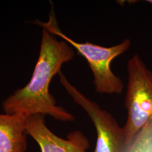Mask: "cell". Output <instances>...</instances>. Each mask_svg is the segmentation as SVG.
<instances>
[{"label":"cell","instance_id":"cell-1","mask_svg":"<svg viewBox=\"0 0 152 152\" xmlns=\"http://www.w3.org/2000/svg\"><path fill=\"white\" fill-rule=\"evenodd\" d=\"M75 56L73 47L43 29L39 54L32 76L27 85L17 90L2 103L6 114L49 115L55 120L73 121L74 116L58 106L49 91L51 80L61 72L63 64Z\"/></svg>","mask_w":152,"mask_h":152},{"label":"cell","instance_id":"cell-2","mask_svg":"<svg viewBox=\"0 0 152 152\" xmlns=\"http://www.w3.org/2000/svg\"><path fill=\"white\" fill-rule=\"evenodd\" d=\"M33 23L61 37L86 60L93 74L96 92L107 94H121L124 88L123 81L114 75L110 68V64L115 58L130 48V39L126 38L120 44L111 47H104L89 42H76L60 31L53 7L50 12L48 22L37 20Z\"/></svg>","mask_w":152,"mask_h":152},{"label":"cell","instance_id":"cell-3","mask_svg":"<svg viewBox=\"0 0 152 152\" xmlns=\"http://www.w3.org/2000/svg\"><path fill=\"white\" fill-rule=\"evenodd\" d=\"M127 69L129 80L125 105L128 115L123 127L126 148L152 121V73L138 55L129 60Z\"/></svg>","mask_w":152,"mask_h":152},{"label":"cell","instance_id":"cell-4","mask_svg":"<svg viewBox=\"0 0 152 152\" xmlns=\"http://www.w3.org/2000/svg\"><path fill=\"white\" fill-rule=\"evenodd\" d=\"M59 75L61 85L76 103L85 110L94 124L97 132L94 152H125L126 148L123 128L112 114L80 92L61 72Z\"/></svg>","mask_w":152,"mask_h":152},{"label":"cell","instance_id":"cell-5","mask_svg":"<svg viewBox=\"0 0 152 152\" xmlns=\"http://www.w3.org/2000/svg\"><path fill=\"white\" fill-rule=\"evenodd\" d=\"M26 130L38 143L41 152H87L89 147L86 137L79 131L70 133L66 139L56 136L47 127L42 114L26 116Z\"/></svg>","mask_w":152,"mask_h":152},{"label":"cell","instance_id":"cell-6","mask_svg":"<svg viewBox=\"0 0 152 152\" xmlns=\"http://www.w3.org/2000/svg\"><path fill=\"white\" fill-rule=\"evenodd\" d=\"M26 116L0 114V152H25Z\"/></svg>","mask_w":152,"mask_h":152},{"label":"cell","instance_id":"cell-7","mask_svg":"<svg viewBox=\"0 0 152 152\" xmlns=\"http://www.w3.org/2000/svg\"><path fill=\"white\" fill-rule=\"evenodd\" d=\"M125 152H152V121L141 129Z\"/></svg>","mask_w":152,"mask_h":152}]
</instances>
